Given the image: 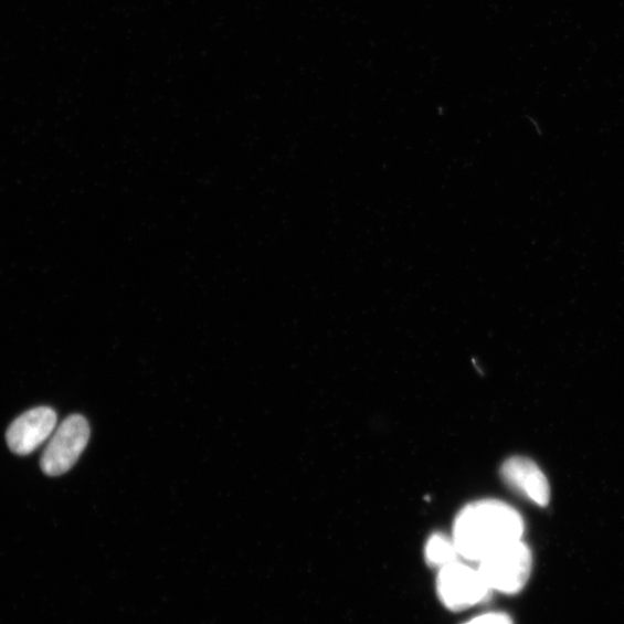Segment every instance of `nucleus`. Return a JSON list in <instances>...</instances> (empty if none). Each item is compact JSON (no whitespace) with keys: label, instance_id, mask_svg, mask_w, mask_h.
Segmentation results:
<instances>
[{"label":"nucleus","instance_id":"nucleus-1","mask_svg":"<svg viewBox=\"0 0 624 624\" xmlns=\"http://www.w3.org/2000/svg\"><path fill=\"white\" fill-rule=\"evenodd\" d=\"M522 535L523 520L517 510L497 499H484L458 514L453 539L461 557L480 562Z\"/></svg>","mask_w":624,"mask_h":624},{"label":"nucleus","instance_id":"nucleus-2","mask_svg":"<svg viewBox=\"0 0 624 624\" xmlns=\"http://www.w3.org/2000/svg\"><path fill=\"white\" fill-rule=\"evenodd\" d=\"M479 571L491 591L515 594L526 588L532 571V553L522 540L509 543L479 562Z\"/></svg>","mask_w":624,"mask_h":624},{"label":"nucleus","instance_id":"nucleus-3","mask_svg":"<svg viewBox=\"0 0 624 624\" xmlns=\"http://www.w3.org/2000/svg\"><path fill=\"white\" fill-rule=\"evenodd\" d=\"M91 437L87 420L82 415L65 419L50 440L41 457V468L49 477L68 472L84 453Z\"/></svg>","mask_w":624,"mask_h":624},{"label":"nucleus","instance_id":"nucleus-4","mask_svg":"<svg viewBox=\"0 0 624 624\" xmlns=\"http://www.w3.org/2000/svg\"><path fill=\"white\" fill-rule=\"evenodd\" d=\"M437 592L446 609L459 612L487 601L493 591L479 569L456 561L440 569Z\"/></svg>","mask_w":624,"mask_h":624},{"label":"nucleus","instance_id":"nucleus-5","mask_svg":"<svg viewBox=\"0 0 624 624\" xmlns=\"http://www.w3.org/2000/svg\"><path fill=\"white\" fill-rule=\"evenodd\" d=\"M57 414L50 408H36L20 415L10 426L7 441L11 452L28 456L36 451L56 429Z\"/></svg>","mask_w":624,"mask_h":624},{"label":"nucleus","instance_id":"nucleus-6","mask_svg":"<svg viewBox=\"0 0 624 624\" xmlns=\"http://www.w3.org/2000/svg\"><path fill=\"white\" fill-rule=\"evenodd\" d=\"M501 476L510 488L537 506L546 507L549 504L551 487L533 461L526 457L509 458L501 467Z\"/></svg>","mask_w":624,"mask_h":624},{"label":"nucleus","instance_id":"nucleus-7","mask_svg":"<svg viewBox=\"0 0 624 624\" xmlns=\"http://www.w3.org/2000/svg\"><path fill=\"white\" fill-rule=\"evenodd\" d=\"M458 556L454 539L443 533L433 535L424 548V557L429 564L440 569L456 562Z\"/></svg>","mask_w":624,"mask_h":624},{"label":"nucleus","instance_id":"nucleus-8","mask_svg":"<svg viewBox=\"0 0 624 624\" xmlns=\"http://www.w3.org/2000/svg\"><path fill=\"white\" fill-rule=\"evenodd\" d=\"M465 624H514L510 616L505 613H488L470 620Z\"/></svg>","mask_w":624,"mask_h":624}]
</instances>
